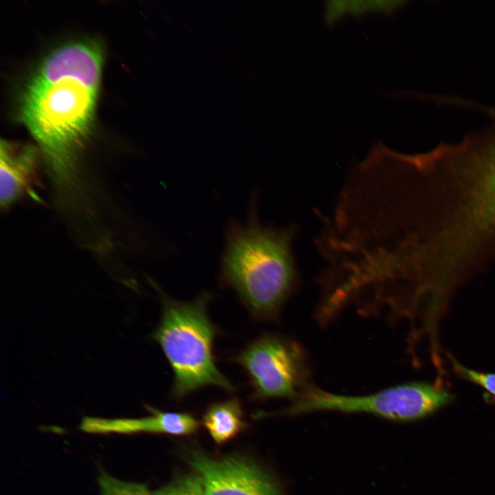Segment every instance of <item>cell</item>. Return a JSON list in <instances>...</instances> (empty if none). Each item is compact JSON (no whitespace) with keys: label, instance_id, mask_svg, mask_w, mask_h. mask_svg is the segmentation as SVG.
Here are the masks:
<instances>
[{"label":"cell","instance_id":"ba28073f","mask_svg":"<svg viewBox=\"0 0 495 495\" xmlns=\"http://www.w3.org/2000/svg\"><path fill=\"white\" fill-rule=\"evenodd\" d=\"M1 204L6 206L31 186L36 153L28 145L2 141L0 155Z\"/></svg>","mask_w":495,"mask_h":495},{"label":"cell","instance_id":"30bf717a","mask_svg":"<svg viewBox=\"0 0 495 495\" xmlns=\"http://www.w3.org/2000/svg\"><path fill=\"white\" fill-rule=\"evenodd\" d=\"M397 1H329L326 5L325 19L333 25L346 13L361 16L371 12L390 13L397 6Z\"/></svg>","mask_w":495,"mask_h":495},{"label":"cell","instance_id":"5b68a950","mask_svg":"<svg viewBox=\"0 0 495 495\" xmlns=\"http://www.w3.org/2000/svg\"><path fill=\"white\" fill-rule=\"evenodd\" d=\"M248 375L256 399L294 400L309 384V370L302 347L284 336L265 334L235 357Z\"/></svg>","mask_w":495,"mask_h":495},{"label":"cell","instance_id":"52a82bcc","mask_svg":"<svg viewBox=\"0 0 495 495\" xmlns=\"http://www.w3.org/2000/svg\"><path fill=\"white\" fill-rule=\"evenodd\" d=\"M148 410L151 415L139 418L84 417L79 427L82 431L91 434L148 432L173 435L190 434L199 427V422L190 413L164 412L152 407Z\"/></svg>","mask_w":495,"mask_h":495},{"label":"cell","instance_id":"7c38bea8","mask_svg":"<svg viewBox=\"0 0 495 495\" xmlns=\"http://www.w3.org/2000/svg\"><path fill=\"white\" fill-rule=\"evenodd\" d=\"M152 495H205V492L200 477L189 474L156 490Z\"/></svg>","mask_w":495,"mask_h":495},{"label":"cell","instance_id":"3957f363","mask_svg":"<svg viewBox=\"0 0 495 495\" xmlns=\"http://www.w3.org/2000/svg\"><path fill=\"white\" fill-rule=\"evenodd\" d=\"M157 289L162 314L151 338L160 344L173 369V395L182 399L207 386L234 392V387L214 362L212 347L217 329L207 313L209 295L185 302L173 300Z\"/></svg>","mask_w":495,"mask_h":495},{"label":"cell","instance_id":"277c9868","mask_svg":"<svg viewBox=\"0 0 495 495\" xmlns=\"http://www.w3.org/2000/svg\"><path fill=\"white\" fill-rule=\"evenodd\" d=\"M452 395L425 382H410L389 387L367 395H342L308 386L284 410L294 415L322 410L366 412L395 421L424 417L448 403Z\"/></svg>","mask_w":495,"mask_h":495},{"label":"cell","instance_id":"8992f818","mask_svg":"<svg viewBox=\"0 0 495 495\" xmlns=\"http://www.w3.org/2000/svg\"><path fill=\"white\" fill-rule=\"evenodd\" d=\"M188 461L200 477L205 495H282L275 479L245 458H212L192 450Z\"/></svg>","mask_w":495,"mask_h":495},{"label":"cell","instance_id":"8fae6325","mask_svg":"<svg viewBox=\"0 0 495 495\" xmlns=\"http://www.w3.org/2000/svg\"><path fill=\"white\" fill-rule=\"evenodd\" d=\"M100 495H152L147 487L142 483L120 480L106 472L98 478Z\"/></svg>","mask_w":495,"mask_h":495},{"label":"cell","instance_id":"7a4b0ae2","mask_svg":"<svg viewBox=\"0 0 495 495\" xmlns=\"http://www.w3.org/2000/svg\"><path fill=\"white\" fill-rule=\"evenodd\" d=\"M294 236L292 227L262 225L253 205L248 219L232 221L228 227L221 279L258 319L274 318L294 287Z\"/></svg>","mask_w":495,"mask_h":495},{"label":"cell","instance_id":"9c48e42d","mask_svg":"<svg viewBox=\"0 0 495 495\" xmlns=\"http://www.w3.org/2000/svg\"><path fill=\"white\" fill-rule=\"evenodd\" d=\"M203 424L219 444L230 440L247 427L236 398L211 404L203 415Z\"/></svg>","mask_w":495,"mask_h":495},{"label":"cell","instance_id":"6da1fadb","mask_svg":"<svg viewBox=\"0 0 495 495\" xmlns=\"http://www.w3.org/2000/svg\"><path fill=\"white\" fill-rule=\"evenodd\" d=\"M102 60L94 44L64 45L45 58L23 95L21 120L61 182L73 175L77 150L91 128Z\"/></svg>","mask_w":495,"mask_h":495},{"label":"cell","instance_id":"4fadbf2b","mask_svg":"<svg viewBox=\"0 0 495 495\" xmlns=\"http://www.w3.org/2000/svg\"><path fill=\"white\" fill-rule=\"evenodd\" d=\"M454 368L466 379L482 386L495 397V373H483L470 369L452 358Z\"/></svg>","mask_w":495,"mask_h":495}]
</instances>
